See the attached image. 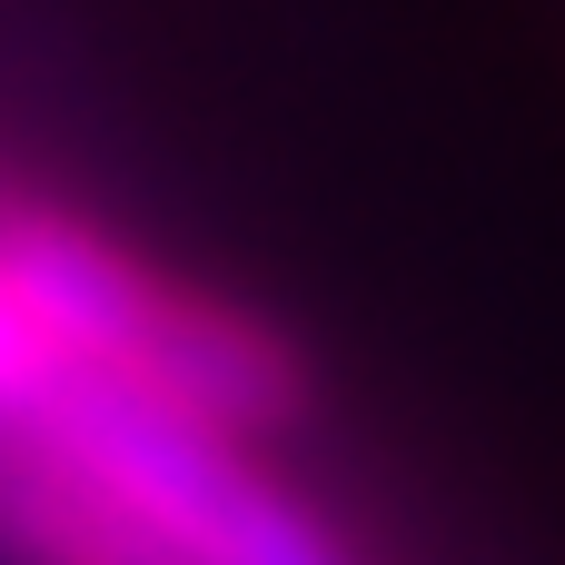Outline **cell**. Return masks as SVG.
Segmentation results:
<instances>
[{
  "label": "cell",
  "instance_id": "obj_1",
  "mask_svg": "<svg viewBox=\"0 0 565 565\" xmlns=\"http://www.w3.org/2000/svg\"><path fill=\"white\" fill-rule=\"evenodd\" d=\"M0 288L50 348L70 397L149 407L238 447H288L318 377L308 348L238 288L179 268L89 199L30 189L0 169Z\"/></svg>",
  "mask_w": 565,
  "mask_h": 565
},
{
  "label": "cell",
  "instance_id": "obj_2",
  "mask_svg": "<svg viewBox=\"0 0 565 565\" xmlns=\"http://www.w3.org/2000/svg\"><path fill=\"white\" fill-rule=\"evenodd\" d=\"M218 565H367V546L278 447H238L218 477Z\"/></svg>",
  "mask_w": 565,
  "mask_h": 565
}]
</instances>
